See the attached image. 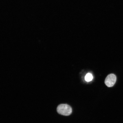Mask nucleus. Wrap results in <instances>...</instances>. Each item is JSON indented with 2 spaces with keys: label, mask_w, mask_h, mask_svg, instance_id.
<instances>
[{
  "label": "nucleus",
  "mask_w": 123,
  "mask_h": 123,
  "mask_svg": "<svg viewBox=\"0 0 123 123\" xmlns=\"http://www.w3.org/2000/svg\"><path fill=\"white\" fill-rule=\"evenodd\" d=\"M57 110L59 114L64 116H68L71 114L72 111L71 107L66 104L60 105L58 106Z\"/></svg>",
  "instance_id": "1"
},
{
  "label": "nucleus",
  "mask_w": 123,
  "mask_h": 123,
  "mask_svg": "<svg viewBox=\"0 0 123 123\" xmlns=\"http://www.w3.org/2000/svg\"><path fill=\"white\" fill-rule=\"evenodd\" d=\"M116 77L115 74H111L106 78L105 83L107 87H113L116 82Z\"/></svg>",
  "instance_id": "2"
},
{
  "label": "nucleus",
  "mask_w": 123,
  "mask_h": 123,
  "mask_svg": "<svg viewBox=\"0 0 123 123\" xmlns=\"http://www.w3.org/2000/svg\"><path fill=\"white\" fill-rule=\"evenodd\" d=\"M85 78L86 81L89 82L92 81L93 79V76L91 73H88L86 75Z\"/></svg>",
  "instance_id": "3"
}]
</instances>
